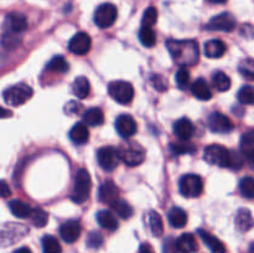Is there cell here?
Listing matches in <instances>:
<instances>
[{"mask_svg":"<svg viewBox=\"0 0 254 253\" xmlns=\"http://www.w3.org/2000/svg\"><path fill=\"white\" fill-rule=\"evenodd\" d=\"M166 47L173 61L180 67L195 66L200 59L198 44L195 40H168Z\"/></svg>","mask_w":254,"mask_h":253,"instance_id":"obj_1","label":"cell"},{"mask_svg":"<svg viewBox=\"0 0 254 253\" xmlns=\"http://www.w3.org/2000/svg\"><path fill=\"white\" fill-rule=\"evenodd\" d=\"M205 160L211 165L233 170H240L243 166V156L220 144H212L205 149Z\"/></svg>","mask_w":254,"mask_h":253,"instance_id":"obj_2","label":"cell"},{"mask_svg":"<svg viewBox=\"0 0 254 253\" xmlns=\"http://www.w3.org/2000/svg\"><path fill=\"white\" fill-rule=\"evenodd\" d=\"M92 190L91 175L86 169H79L74 176L73 190H72L71 198L76 203H83L88 200L89 193Z\"/></svg>","mask_w":254,"mask_h":253,"instance_id":"obj_3","label":"cell"},{"mask_svg":"<svg viewBox=\"0 0 254 253\" xmlns=\"http://www.w3.org/2000/svg\"><path fill=\"white\" fill-rule=\"evenodd\" d=\"M118 154L121 161H123L126 165L131 166V168L143 164L146 155L143 146L139 145L138 143H134V141L122 144L121 148H118Z\"/></svg>","mask_w":254,"mask_h":253,"instance_id":"obj_4","label":"cell"},{"mask_svg":"<svg viewBox=\"0 0 254 253\" xmlns=\"http://www.w3.org/2000/svg\"><path fill=\"white\" fill-rule=\"evenodd\" d=\"M32 94H34V91L29 84L17 83L5 89L2 97H4V101L7 106L19 107L26 103L31 98Z\"/></svg>","mask_w":254,"mask_h":253,"instance_id":"obj_5","label":"cell"},{"mask_svg":"<svg viewBox=\"0 0 254 253\" xmlns=\"http://www.w3.org/2000/svg\"><path fill=\"white\" fill-rule=\"evenodd\" d=\"M181 195L188 198H195L202 193L203 191V181L196 174H188L180 179L179 183Z\"/></svg>","mask_w":254,"mask_h":253,"instance_id":"obj_6","label":"cell"},{"mask_svg":"<svg viewBox=\"0 0 254 253\" xmlns=\"http://www.w3.org/2000/svg\"><path fill=\"white\" fill-rule=\"evenodd\" d=\"M109 96L119 104H129L134 98V87L129 82L114 81L108 86Z\"/></svg>","mask_w":254,"mask_h":253,"instance_id":"obj_7","label":"cell"},{"mask_svg":"<svg viewBox=\"0 0 254 253\" xmlns=\"http://www.w3.org/2000/svg\"><path fill=\"white\" fill-rule=\"evenodd\" d=\"M117 17H118V10H117L116 5L111 4V2L99 5L94 12V22L101 29L111 27L116 22Z\"/></svg>","mask_w":254,"mask_h":253,"instance_id":"obj_8","label":"cell"},{"mask_svg":"<svg viewBox=\"0 0 254 253\" xmlns=\"http://www.w3.org/2000/svg\"><path fill=\"white\" fill-rule=\"evenodd\" d=\"M97 160L103 170L113 171L121 161L118 149L113 148V146H102L97 153Z\"/></svg>","mask_w":254,"mask_h":253,"instance_id":"obj_9","label":"cell"},{"mask_svg":"<svg viewBox=\"0 0 254 253\" xmlns=\"http://www.w3.org/2000/svg\"><path fill=\"white\" fill-rule=\"evenodd\" d=\"M206 29L210 31L231 32L236 29V19L230 12H222L212 17L206 25Z\"/></svg>","mask_w":254,"mask_h":253,"instance_id":"obj_10","label":"cell"},{"mask_svg":"<svg viewBox=\"0 0 254 253\" xmlns=\"http://www.w3.org/2000/svg\"><path fill=\"white\" fill-rule=\"evenodd\" d=\"M5 35H17L22 34L27 29V19L25 15L19 14V12H12L9 14L5 19Z\"/></svg>","mask_w":254,"mask_h":253,"instance_id":"obj_11","label":"cell"},{"mask_svg":"<svg viewBox=\"0 0 254 253\" xmlns=\"http://www.w3.org/2000/svg\"><path fill=\"white\" fill-rule=\"evenodd\" d=\"M207 124L210 126V129L215 133H230V131L233 130L235 126H233L232 121L228 118L225 114L220 113V112H213L208 116Z\"/></svg>","mask_w":254,"mask_h":253,"instance_id":"obj_12","label":"cell"},{"mask_svg":"<svg viewBox=\"0 0 254 253\" xmlns=\"http://www.w3.org/2000/svg\"><path fill=\"white\" fill-rule=\"evenodd\" d=\"M92 47V40L86 32H77L68 44V50L74 55L88 54Z\"/></svg>","mask_w":254,"mask_h":253,"instance_id":"obj_13","label":"cell"},{"mask_svg":"<svg viewBox=\"0 0 254 253\" xmlns=\"http://www.w3.org/2000/svg\"><path fill=\"white\" fill-rule=\"evenodd\" d=\"M116 129L122 138L129 139L136 133V122L129 114H121L116 119Z\"/></svg>","mask_w":254,"mask_h":253,"instance_id":"obj_14","label":"cell"},{"mask_svg":"<svg viewBox=\"0 0 254 253\" xmlns=\"http://www.w3.org/2000/svg\"><path fill=\"white\" fill-rule=\"evenodd\" d=\"M82 232V226L78 221H67L60 228V236L67 243H74L79 238Z\"/></svg>","mask_w":254,"mask_h":253,"instance_id":"obj_15","label":"cell"},{"mask_svg":"<svg viewBox=\"0 0 254 253\" xmlns=\"http://www.w3.org/2000/svg\"><path fill=\"white\" fill-rule=\"evenodd\" d=\"M98 195L102 202L108 203L111 206L119 198V189L113 181H104L99 188Z\"/></svg>","mask_w":254,"mask_h":253,"instance_id":"obj_16","label":"cell"},{"mask_svg":"<svg viewBox=\"0 0 254 253\" xmlns=\"http://www.w3.org/2000/svg\"><path fill=\"white\" fill-rule=\"evenodd\" d=\"M241 153L243 159L254 169V130L245 133L241 139Z\"/></svg>","mask_w":254,"mask_h":253,"instance_id":"obj_17","label":"cell"},{"mask_svg":"<svg viewBox=\"0 0 254 253\" xmlns=\"http://www.w3.org/2000/svg\"><path fill=\"white\" fill-rule=\"evenodd\" d=\"M198 236L201 237V240L203 241L206 246L210 248V251L212 253H227V250H226V246L223 245L222 241L218 240L216 236H213L212 233L207 232L205 230H198L197 231Z\"/></svg>","mask_w":254,"mask_h":253,"instance_id":"obj_18","label":"cell"},{"mask_svg":"<svg viewBox=\"0 0 254 253\" xmlns=\"http://www.w3.org/2000/svg\"><path fill=\"white\" fill-rule=\"evenodd\" d=\"M175 245L179 253H193L198 248L197 241L191 233H183L178 240H175Z\"/></svg>","mask_w":254,"mask_h":253,"instance_id":"obj_19","label":"cell"},{"mask_svg":"<svg viewBox=\"0 0 254 253\" xmlns=\"http://www.w3.org/2000/svg\"><path fill=\"white\" fill-rule=\"evenodd\" d=\"M236 227L241 232H248L254 226L253 216L248 208H240L235 218Z\"/></svg>","mask_w":254,"mask_h":253,"instance_id":"obj_20","label":"cell"},{"mask_svg":"<svg viewBox=\"0 0 254 253\" xmlns=\"http://www.w3.org/2000/svg\"><path fill=\"white\" fill-rule=\"evenodd\" d=\"M69 139L74 144H78V145L86 144L89 139L88 126L86 123H83V122H79V123L74 124L71 130H69Z\"/></svg>","mask_w":254,"mask_h":253,"instance_id":"obj_21","label":"cell"},{"mask_svg":"<svg viewBox=\"0 0 254 253\" xmlns=\"http://www.w3.org/2000/svg\"><path fill=\"white\" fill-rule=\"evenodd\" d=\"M174 131H175L176 136L181 140H189L193 134V124L190 119L181 118L174 126Z\"/></svg>","mask_w":254,"mask_h":253,"instance_id":"obj_22","label":"cell"},{"mask_svg":"<svg viewBox=\"0 0 254 253\" xmlns=\"http://www.w3.org/2000/svg\"><path fill=\"white\" fill-rule=\"evenodd\" d=\"M191 92L200 101H208L212 97L210 86H208V83L203 78H198L193 82L192 86H191Z\"/></svg>","mask_w":254,"mask_h":253,"instance_id":"obj_23","label":"cell"},{"mask_svg":"<svg viewBox=\"0 0 254 253\" xmlns=\"http://www.w3.org/2000/svg\"><path fill=\"white\" fill-rule=\"evenodd\" d=\"M72 92L74 96L79 99H84L91 93V83L87 79V77H77L72 84Z\"/></svg>","mask_w":254,"mask_h":253,"instance_id":"obj_24","label":"cell"},{"mask_svg":"<svg viewBox=\"0 0 254 253\" xmlns=\"http://www.w3.org/2000/svg\"><path fill=\"white\" fill-rule=\"evenodd\" d=\"M225 52L226 45L221 40H210L205 44V55L210 59H220Z\"/></svg>","mask_w":254,"mask_h":253,"instance_id":"obj_25","label":"cell"},{"mask_svg":"<svg viewBox=\"0 0 254 253\" xmlns=\"http://www.w3.org/2000/svg\"><path fill=\"white\" fill-rule=\"evenodd\" d=\"M97 221H98L99 226H101L102 228L108 231H116L119 226L118 220H117L116 216L106 210L99 211V212L97 213Z\"/></svg>","mask_w":254,"mask_h":253,"instance_id":"obj_26","label":"cell"},{"mask_svg":"<svg viewBox=\"0 0 254 253\" xmlns=\"http://www.w3.org/2000/svg\"><path fill=\"white\" fill-rule=\"evenodd\" d=\"M83 123L91 126H98L104 123V113L101 108H89L83 114Z\"/></svg>","mask_w":254,"mask_h":253,"instance_id":"obj_27","label":"cell"},{"mask_svg":"<svg viewBox=\"0 0 254 253\" xmlns=\"http://www.w3.org/2000/svg\"><path fill=\"white\" fill-rule=\"evenodd\" d=\"M9 208L12 215L17 218H27L31 215V206L21 200H12L9 202Z\"/></svg>","mask_w":254,"mask_h":253,"instance_id":"obj_28","label":"cell"},{"mask_svg":"<svg viewBox=\"0 0 254 253\" xmlns=\"http://www.w3.org/2000/svg\"><path fill=\"white\" fill-rule=\"evenodd\" d=\"M169 223L175 228H183L185 227L188 223V215L185 211L180 207H173L169 211Z\"/></svg>","mask_w":254,"mask_h":253,"instance_id":"obj_29","label":"cell"},{"mask_svg":"<svg viewBox=\"0 0 254 253\" xmlns=\"http://www.w3.org/2000/svg\"><path fill=\"white\" fill-rule=\"evenodd\" d=\"M212 83L218 92H226L231 88V78L222 71H217L213 73Z\"/></svg>","mask_w":254,"mask_h":253,"instance_id":"obj_30","label":"cell"},{"mask_svg":"<svg viewBox=\"0 0 254 253\" xmlns=\"http://www.w3.org/2000/svg\"><path fill=\"white\" fill-rule=\"evenodd\" d=\"M149 226H150L151 233L155 237H160L164 233L163 220H161V216L156 211H151L149 213Z\"/></svg>","mask_w":254,"mask_h":253,"instance_id":"obj_31","label":"cell"},{"mask_svg":"<svg viewBox=\"0 0 254 253\" xmlns=\"http://www.w3.org/2000/svg\"><path fill=\"white\" fill-rule=\"evenodd\" d=\"M139 40L146 47H153L156 44V34L150 26H141L139 31Z\"/></svg>","mask_w":254,"mask_h":253,"instance_id":"obj_32","label":"cell"},{"mask_svg":"<svg viewBox=\"0 0 254 253\" xmlns=\"http://www.w3.org/2000/svg\"><path fill=\"white\" fill-rule=\"evenodd\" d=\"M111 207L113 208L114 212H117V215L121 216L122 218H130L133 216V208L129 205L127 201L122 200V198H118L113 205H111Z\"/></svg>","mask_w":254,"mask_h":253,"instance_id":"obj_33","label":"cell"},{"mask_svg":"<svg viewBox=\"0 0 254 253\" xmlns=\"http://www.w3.org/2000/svg\"><path fill=\"white\" fill-rule=\"evenodd\" d=\"M42 252L44 253H62V248L60 242L54 236H45L42 238Z\"/></svg>","mask_w":254,"mask_h":253,"instance_id":"obj_34","label":"cell"},{"mask_svg":"<svg viewBox=\"0 0 254 253\" xmlns=\"http://www.w3.org/2000/svg\"><path fill=\"white\" fill-rule=\"evenodd\" d=\"M47 69L57 73H64L68 71V62L64 60V56H55L51 61L47 63Z\"/></svg>","mask_w":254,"mask_h":253,"instance_id":"obj_35","label":"cell"},{"mask_svg":"<svg viewBox=\"0 0 254 253\" xmlns=\"http://www.w3.org/2000/svg\"><path fill=\"white\" fill-rule=\"evenodd\" d=\"M238 72L246 79L254 81V59H245L238 64Z\"/></svg>","mask_w":254,"mask_h":253,"instance_id":"obj_36","label":"cell"},{"mask_svg":"<svg viewBox=\"0 0 254 253\" xmlns=\"http://www.w3.org/2000/svg\"><path fill=\"white\" fill-rule=\"evenodd\" d=\"M30 218H31L32 223L36 227H45L46 223L49 222V215L45 210L42 208L37 207V208H32L31 215H30Z\"/></svg>","mask_w":254,"mask_h":253,"instance_id":"obj_37","label":"cell"},{"mask_svg":"<svg viewBox=\"0 0 254 253\" xmlns=\"http://www.w3.org/2000/svg\"><path fill=\"white\" fill-rule=\"evenodd\" d=\"M240 191L243 197L254 198V178L246 176L240 181Z\"/></svg>","mask_w":254,"mask_h":253,"instance_id":"obj_38","label":"cell"},{"mask_svg":"<svg viewBox=\"0 0 254 253\" xmlns=\"http://www.w3.org/2000/svg\"><path fill=\"white\" fill-rule=\"evenodd\" d=\"M238 101L242 104H254V87L250 86H243L242 88L238 91Z\"/></svg>","mask_w":254,"mask_h":253,"instance_id":"obj_39","label":"cell"},{"mask_svg":"<svg viewBox=\"0 0 254 253\" xmlns=\"http://www.w3.org/2000/svg\"><path fill=\"white\" fill-rule=\"evenodd\" d=\"M156 21H158V10L154 6L148 7V9L145 10V12H144L143 19H141L143 26L153 27L154 25L156 24Z\"/></svg>","mask_w":254,"mask_h":253,"instance_id":"obj_40","label":"cell"},{"mask_svg":"<svg viewBox=\"0 0 254 253\" xmlns=\"http://www.w3.org/2000/svg\"><path fill=\"white\" fill-rule=\"evenodd\" d=\"M176 83H178L179 88L180 89H186L190 84V72L185 68V67H181L175 74Z\"/></svg>","mask_w":254,"mask_h":253,"instance_id":"obj_41","label":"cell"},{"mask_svg":"<svg viewBox=\"0 0 254 253\" xmlns=\"http://www.w3.org/2000/svg\"><path fill=\"white\" fill-rule=\"evenodd\" d=\"M103 243V237H102L101 233L92 232L91 235L88 236V241H87V245L91 248H99Z\"/></svg>","mask_w":254,"mask_h":253,"instance_id":"obj_42","label":"cell"},{"mask_svg":"<svg viewBox=\"0 0 254 253\" xmlns=\"http://www.w3.org/2000/svg\"><path fill=\"white\" fill-rule=\"evenodd\" d=\"M171 150L175 154H183V153H192L195 149L192 145H188V144H171Z\"/></svg>","mask_w":254,"mask_h":253,"instance_id":"obj_43","label":"cell"},{"mask_svg":"<svg viewBox=\"0 0 254 253\" xmlns=\"http://www.w3.org/2000/svg\"><path fill=\"white\" fill-rule=\"evenodd\" d=\"M151 82H153L154 87L158 91H165L168 88V82L165 81V78L163 76H153L151 77Z\"/></svg>","mask_w":254,"mask_h":253,"instance_id":"obj_44","label":"cell"},{"mask_svg":"<svg viewBox=\"0 0 254 253\" xmlns=\"http://www.w3.org/2000/svg\"><path fill=\"white\" fill-rule=\"evenodd\" d=\"M163 253H179L178 248H176L175 245V240L174 238H168L164 243V247H163Z\"/></svg>","mask_w":254,"mask_h":253,"instance_id":"obj_45","label":"cell"},{"mask_svg":"<svg viewBox=\"0 0 254 253\" xmlns=\"http://www.w3.org/2000/svg\"><path fill=\"white\" fill-rule=\"evenodd\" d=\"M10 195H11V190H10L7 183L4 180H0V197L5 198L9 197Z\"/></svg>","mask_w":254,"mask_h":253,"instance_id":"obj_46","label":"cell"},{"mask_svg":"<svg viewBox=\"0 0 254 253\" xmlns=\"http://www.w3.org/2000/svg\"><path fill=\"white\" fill-rule=\"evenodd\" d=\"M138 253H155V252H154L153 247H151L149 243H143V245L140 246V248H139Z\"/></svg>","mask_w":254,"mask_h":253,"instance_id":"obj_47","label":"cell"},{"mask_svg":"<svg viewBox=\"0 0 254 253\" xmlns=\"http://www.w3.org/2000/svg\"><path fill=\"white\" fill-rule=\"evenodd\" d=\"M12 116V112L9 111V109L6 108H2V107H0V119L2 118H9V117Z\"/></svg>","mask_w":254,"mask_h":253,"instance_id":"obj_48","label":"cell"},{"mask_svg":"<svg viewBox=\"0 0 254 253\" xmlns=\"http://www.w3.org/2000/svg\"><path fill=\"white\" fill-rule=\"evenodd\" d=\"M14 253H32V252H31V251H30V248L21 247V248H19V250L15 251Z\"/></svg>","mask_w":254,"mask_h":253,"instance_id":"obj_49","label":"cell"},{"mask_svg":"<svg viewBox=\"0 0 254 253\" xmlns=\"http://www.w3.org/2000/svg\"><path fill=\"white\" fill-rule=\"evenodd\" d=\"M207 1L210 2H213V4H225L227 0H207Z\"/></svg>","mask_w":254,"mask_h":253,"instance_id":"obj_50","label":"cell"},{"mask_svg":"<svg viewBox=\"0 0 254 253\" xmlns=\"http://www.w3.org/2000/svg\"><path fill=\"white\" fill-rule=\"evenodd\" d=\"M248 253H254V242L251 243L250 248H248Z\"/></svg>","mask_w":254,"mask_h":253,"instance_id":"obj_51","label":"cell"}]
</instances>
